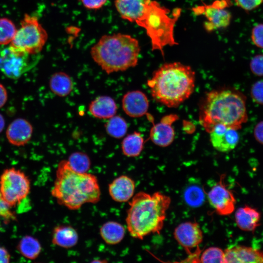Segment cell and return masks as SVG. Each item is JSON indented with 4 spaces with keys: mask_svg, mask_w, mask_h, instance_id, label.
Listing matches in <instances>:
<instances>
[{
    "mask_svg": "<svg viewBox=\"0 0 263 263\" xmlns=\"http://www.w3.org/2000/svg\"><path fill=\"white\" fill-rule=\"evenodd\" d=\"M51 193L59 205L70 210L78 209L86 203L95 204L101 197L97 177L91 173L75 171L67 160L58 163Z\"/></svg>",
    "mask_w": 263,
    "mask_h": 263,
    "instance_id": "1",
    "label": "cell"
},
{
    "mask_svg": "<svg viewBox=\"0 0 263 263\" xmlns=\"http://www.w3.org/2000/svg\"><path fill=\"white\" fill-rule=\"evenodd\" d=\"M199 114L200 123L208 132L219 124L238 130L247 120L245 96L232 89L211 91L204 98Z\"/></svg>",
    "mask_w": 263,
    "mask_h": 263,
    "instance_id": "2",
    "label": "cell"
},
{
    "mask_svg": "<svg viewBox=\"0 0 263 263\" xmlns=\"http://www.w3.org/2000/svg\"><path fill=\"white\" fill-rule=\"evenodd\" d=\"M195 73L180 62L165 63L147 81L153 98L168 107L178 106L187 99L195 87Z\"/></svg>",
    "mask_w": 263,
    "mask_h": 263,
    "instance_id": "3",
    "label": "cell"
},
{
    "mask_svg": "<svg viewBox=\"0 0 263 263\" xmlns=\"http://www.w3.org/2000/svg\"><path fill=\"white\" fill-rule=\"evenodd\" d=\"M170 203L169 196L158 191L152 194L140 191L134 195L126 218L130 235L142 240L150 234H160Z\"/></svg>",
    "mask_w": 263,
    "mask_h": 263,
    "instance_id": "4",
    "label": "cell"
},
{
    "mask_svg": "<svg viewBox=\"0 0 263 263\" xmlns=\"http://www.w3.org/2000/svg\"><path fill=\"white\" fill-rule=\"evenodd\" d=\"M140 51L138 41L127 34L105 35L91 48L94 61L109 75L135 67Z\"/></svg>",
    "mask_w": 263,
    "mask_h": 263,
    "instance_id": "5",
    "label": "cell"
},
{
    "mask_svg": "<svg viewBox=\"0 0 263 263\" xmlns=\"http://www.w3.org/2000/svg\"><path fill=\"white\" fill-rule=\"evenodd\" d=\"M181 10L177 8L172 14L157 1L147 0L144 10L135 23L145 29L150 38L152 50H159L164 55L163 48L178 44L174 36V27L181 15Z\"/></svg>",
    "mask_w": 263,
    "mask_h": 263,
    "instance_id": "6",
    "label": "cell"
},
{
    "mask_svg": "<svg viewBox=\"0 0 263 263\" xmlns=\"http://www.w3.org/2000/svg\"><path fill=\"white\" fill-rule=\"evenodd\" d=\"M47 38V33L38 19L25 14L10 44L30 54L38 55Z\"/></svg>",
    "mask_w": 263,
    "mask_h": 263,
    "instance_id": "7",
    "label": "cell"
},
{
    "mask_svg": "<svg viewBox=\"0 0 263 263\" xmlns=\"http://www.w3.org/2000/svg\"><path fill=\"white\" fill-rule=\"evenodd\" d=\"M31 189L29 177L19 169H5L0 175V190L12 208L19 205L28 196Z\"/></svg>",
    "mask_w": 263,
    "mask_h": 263,
    "instance_id": "8",
    "label": "cell"
},
{
    "mask_svg": "<svg viewBox=\"0 0 263 263\" xmlns=\"http://www.w3.org/2000/svg\"><path fill=\"white\" fill-rule=\"evenodd\" d=\"M37 55H31L12 45L0 46V71L6 76L17 79L35 64Z\"/></svg>",
    "mask_w": 263,
    "mask_h": 263,
    "instance_id": "9",
    "label": "cell"
},
{
    "mask_svg": "<svg viewBox=\"0 0 263 263\" xmlns=\"http://www.w3.org/2000/svg\"><path fill=\"white\" fill-rule=\"evenodd\" d=\"M229 0H219L212 4H204L192 9L196 15H204L207 19L205 23L207 30L211 31L215 29L225 28L230 22L231 15L225 8L230 5Z\"/></svg>",
    "mask_w": 263,
    "mask_h": 263,
    "instance_id": "10",
    "label": "cell"
},
{
    "mask_svg": "<svg viewBox=\"0 0 263 263\" xmlns=\"http://www.w3.org/2000/svg\"><path fill=\"white\" fill-rule=\"evenodd\" d=\"M224 175H222L219 181L213 185L207 194L211 206L220 215H228L234 210L236 199L233 193L228 189L224 183Z\"/></svg>",
    "mask_w": 263,
    "mask_h": 263,
    "instance_id": "11",
    "label": "cell"
},
{
    "mask_svg": "<svg viewBox=\"0 0 263 263\" xmlns=\"http://www.w3.org/2000/svg\"><path fill=\"white\" fill-rule=\"evenodd\" d=\"M175 239L188 254L190 250L198 247L203 242V231L196 222L188 221L179 224L173 232Z\"/></svg>",
    "mask_w": 263,
    "mask_h": 263,
    "instance_id": "12",
    "label": "cell"
},
{
    "mask_svg": "<svg viewBox=\"0 0 263 263\" xmlns=\"http://www.w3.org/2000/svg\"><path fill=\"white\" fill-rule=\"evenodd\" d=\"M209 133L212 146L220 152L233 150L239 142V135L237 130L223 124L215 125Z\"/></svg>",
    "mask_w": 263,
    "mask_h": 263,
    "instance_id": "13",
    "label": "cell"
},
{
    "mask_svg": "<svg viewBox=\"0 0 263 263\" xmlns=\"http://www.w3.org/2000/svg\"><path fill=\"white\" fill-rule=\"evenodd\" d=\"M176 115H169L164 117L161 121L151 128L150 139L157 146L165 147L173 142L175 132L172 124L177 119Z\"/></svg>",
    "mask_w": 263,
    "mask_h": 263,
    "instance_id": "14",
    "label": "cell"
},
{
    "mask_svg": "<svg viewBox=\"0 0 263 263\" xmlns=\"http://www.w3.org/2000/svg\"><path fill=\"white\" fill-rule=\"evenodd\" d=\"M124 113L131 117H139L148 112L149 102L146 95L142 91L135 90L126 93L122 99Z\"/></svg>",
    "mask_w": 263,
    "mask_h": 263,
    "instance_id": "15",
    "label": "cell"
},
{
    "mask_svg": "<svg viewBox=\"0 0 263 263\" xmlns=\"http://www.w3.org/2000/svg\"><path fill=\"white\" fill-rule=\"evenodd\" d=\"M225 263H263V252L251 247L236 245L224 250Z\"/></svg>",
    "mask_w": 263,
    "mask_h": 263,
    "instance_id": "16",
    "label": "cell"
},
{
    "mask_svg": "<svg viewBox=\"0 0 263 263\" xmlns=\"http://www.w3.org/2000/svg\"><path fill=\"white\" fill-rule=\"evenodd\" d=\"M33 129L27 120L17 118L8 126L6 135L9 142L16 146H21L27 144L31 139Z\"/></svg>",
    "mask_w": 263,
    "mask_h": 263,
    "instance_id": "17",
    "label": "cell"
},
{
    "mask_svg": "<svg viewBox=\"0 0 263 263\" xmlns=\"http://www.w3.org/2000/svg\"><path fill=\"white\" fill-rule=\"evenodd\" d=\"M135 188L134 180L127 175H122L114 179L109 185L108 190L113 200L124 203L133 196Z\"/></svg>",
    "mask_w": 263,
    "mask_h": 263,
    "instance_id": "18",
    "label": "cell"
},
{
    "mask_svg": "<svg viewBox=\"0 0 263 263\" xmlns=\"http://www.w3.org/2000/svg\"><path fill=\"white\" fill-rule=\"evenodd\" d=\"M117 106L114 100L107 95L99 96L92 101L89 111L94 117L100 119H109L114 116Z\"/></svg>",
    "mask_w": 263,
    "mask_h": 263,
    "instance_id": "19",
    "label": "cell"
},
{
    "mask_svg": "<svg viewBox=\"0 0 263 263\" xmlns=\"http://www.w3.org/2000/svg\"><path fill=\"white\" fill-rule=\"evenodd\" d=\"M147 0H115V8L121 17L136 23L140 18Z\"/></svg>",
    "mask_w": 263,
    "mask_h": 263,
    "instance_id": "20",
    "label": "cell"
},
{
    "mask_svg": "<svg viewBox=\"0 0 263 263\" xmlns=\"http://www.w3.org/2000/svg\"><path fill=\"white\" fill-rule=\"evenodd\" d=\"M235 218L240 229L246 231H253L260 225L261 214L256 209L244 206L236 210Z\"/></svg>",
    "mask_w": 263,
    "mask_h": 263,
    "instance_id": "21",
    "label": "cell"
},
{
    "mask_svg": "<svg viewBox=\"0 0 263 263\" xmlns=\"http://www.w3.org/2000/svg\"><path fill=\"white\" fill-rule=\"evenodd\" d=\"M78 241L76 230L70 225H58L54 228L52 243L53 244L64 248L75 246Z\"/></svg>",
    "mask_w": 263,
    "mask_h": 263,
    "instance_id": "22",
    "label": "cell"
},
{
    "mask_svg": "<svg viewBox=\"0 0 263 263\" xmlns=\"http://www.w3.org/2000/svg\"><path fill=\"white\" fill-rule=\"evenodd\" d=\"M49 86L54 94L60 97H65L72 91L74 83L69 75L63 72H58L52 75L49 80Z\"/></svg>",
    "mask_w": 263,
    "mask_h": 263,
    "instance_id": "23",
    "label": "cell"
},
{
    "mask_svg": "<svg viewBox=\"0 0 263 263\" xmlns=\"http://www.w3.org/2000/svg\"><path fill=\"white\" fill-rule=\"evenodd\" d=\"M100 234L103 240L110 245L120 243L125 234V228L121 224L115 221H108L100 228Z\"/></svg>",
    "mask_w": 263,
    "mask_h": 263,
    "instance_id": "24",
    "label": "cell"
},
{
    "mask_svg": "<svg viewBox=\"0 0 263 263\" xmlns=\"http://www.w3.org/2000/svg\"><path fill=\"white\" fill-rule=\"evenodd\" d=\"M144 140L140 132H134L126 136L121 143L124 155L129 157L139 156L144 148Z\"/></svg>",
    "mask_w": 263,
    "mask_h": 263,
    "instance_id": "25",
    "label": "cell"
},
{
    "mask_svg": "<svg viewBox=\"0 0 263 263\" xmlns=\"http://www.w3.org/2000/svg\"><path fill=\"white\" fill-rule=\"evenodd\" d=\"M19 253L29 260H35L39 255L42 247L39 241L34 237L26 235L19 241L17 245Z\"/></svg>",
    "mask_w": 263,
    "mask_h": 263,
    "instance_id": "26",
    "label": "cell"
},
{
    "mask_svg": "<svg viewBox=\"0 0 263 263\" xmlns=\"http://www.w3.org/2000/svg\"><path fill=\"white\" fill-rule=\"evenodd\" d=\"M105 127L108 135L113 138L120 139L126 134L128 126L124 118L115 115L109 119Z\"/></svg>",
    "mask_w": 263,
    "mask_h": 263,
    "instance_id": "27",
    "label": "cell"
},
{
    "mask_svg": "<svg viewBox=\"0 0 263 263\" xmlns=\"http://www.w3.org/2000/svg\"><path fill=\"white\" fill-rule=\"evenodd\" d=\"M71 168L79 172H87L91 167L89 157L85 153L76 151L72 153L67 160Z\"/></svg>",
    "mask_w": 263,
    "mask_h": 263,
    "instance_id": "28",
    "label": "cell"
},
{
    "mask_svg": "<svg viewBox=\"0 0 263 263\" xmlns=\"http://www.w3.org/2000/svg\"><path fill=\"white\" fill-rule=\"evenodd\" d=\"M184 197L186 203L192 207L201 206L205 198L203 189L197 185L188 186L185 190Z\"/></svg>",
    "mask_w": 263,
    "mask_h": 263,
    "instance_id": "29",
    "label": "cell"
},
{
    "mask_svg": "<svg viewBox=\"0 0 263 263\" xmlns=\"http://www.w3.org/2000/svg\"><path fill=\"white\" fill-rule=\"evenodd\" d=\"M17 28L9 19L0 18V45L11 43L16 35Z\"/></svg>",
    "mask_w": 263,
    "mask_h": 263,
    "instance_id": "30",
    "label": "cell"
},
{
    "mask_svg": "<svg viewBox=\"0 0 263 263\" xmlns=\"http://www.w3.org/2000/svg\"><path fill=\"white\" fill-rule=\"evenodd\" d=\"M199 262L225 263L224 251L218 247H209L203 251Z\"/></svg>",
    "mask_w": 263,
    "mask_h": 263,
    "instance_id": "31",
    "label": "cell"
},
{
    "mask_svg": "<svg viewBox=\"0 0 263 263\" xmlns=\"http://www.w3.org/2000/svg\"><path fill=\"white\" fill-rule=\"evenodd\" d=\"M0 218L9 222L16 220L15 213L12 210V207L4 199L0 190Z\"/></svg>",
    "mask_w": 263,
    "mask_h": 263,
    "instance_id": "32",
    "label": "cell"
},
{
    "mask_svg": "<svg viewBox=\"0 0 263 263\" xmlns=\"http://www.w3.org/2000/svg\"><path fill=\"white\" fill-rule=\"evenodd\" d=\"M250 94L254 102L263 105V80L258 81L252 86Z\"/></svg>",
    "mask_w": 263,
    "mask_h": 263,
    "instance_id": "33",
    "label": "cell"
},
{
    "mask_svg": "<svg viewBox=\"0 0 263 263\" xmlns=\"http://www.w3.org/2000/svg\"><path fill=\"white\" fill-rule=\"evenodd\" d=\"M250 68L255 75L263 76V55H256L252 58Z\"/></svg>",
    "mask_w": 263,
    "mask_h": 263,
    "instance_id": "34",
    "label": "cell"
},
{
    "mask_svg": "<svg viewBox=\"0 0 263 263\" xmlns=\"http://www.w3.org/2000/svg\"><path fill=\"white\" fill-rule=\"evenodd\" d=\"M251 39L256 46L263 49V24H259L253 27Z\"/></svg>",
    "mask_w": 263,
    "mask_h": 263,
    "instance_id": "35",
    "label": "cell"
},
{
    "mask_svg": "<svg viewBox=\"0 0 263 263\" xmlns=\"http://www.w3.org/2000/svg\"><path fill=\"white\" fill-rule=\"evenodd\" d=\"M236 5L245 11L252 10L259 6L263 0H235Z\"/></svg>",
    "mask_w": 263,
    "mask_h": 263,
    "instance_id": "36",
    "label": "cell"
},
{
    "mask_svg": "<svg viewBox=\"0 0 263 263\" xmlns=\"http://www.w3.org/2000/svg\"><path fill=\"white\" fill-rule=\"evenodd\" d=\"M80 1L87 9L97 10L103 6L107 0H80Z\"/></svg>",
    "mask_w": 263,
    "mask_h": 263,
    "instance_id": "37",
    "label": "cell"
},
{
    "mask_svg": "<svg viewBox=\"0 0 263 263\" xmlns=\"http://www.w3.org/2000/svg\"><path fill=\"white\" fill-rule=\"evenodd\" d=\"M254 135L258 142L263 144V121L256 125L254 130Z\"/></svg>",
    "mask_w": 263,
    "mask_h": 263,
    "instance_id": "38",
    "label": "cell"
},
{
    "mask_svg": "<svg viewBox=\"0 0 263 263\" xmlns=\"http://www.w3.org/2000/svg\"><path fill=\"white\" fill-rule=\"evenodd\" d=\"M11 255L8 251L4 247L0 246V263H9Z\"/></svg>",
    "mask_w": 263,
    "mask_h": 263,
    "instance_id": "39",
    "label": "cell"
},
{
    "mask_svg": "<svg viewBox=\"0 0 263 263\" xmlns=\"http://www.w3.org/2000/svg\"><path fill=\"white\" fill-rule=\"evenodd\" d=\"M7 92L4 86L0 83V108L3 107L7 100Z\"/></svg>",
    "mask_w": 263,
    "mask_h": 263,
    "instance_id": "40",
    "label": "cell"
},
{
    "mask_svg": "<svg viewBox=\"0 0 263 263\" xmlns=\"http://www.w3.org/2000/svg\"><path fill=\"white\" fill-rule=\"evenodd\" d=\"M5 126V119L1 114L0 113V133L3 131Z\"/></svg>",
    "mask_w": 263,
    "mask_h": 263,
    "instance_id": "41",
    "label": "cell"
}]
</instances>
